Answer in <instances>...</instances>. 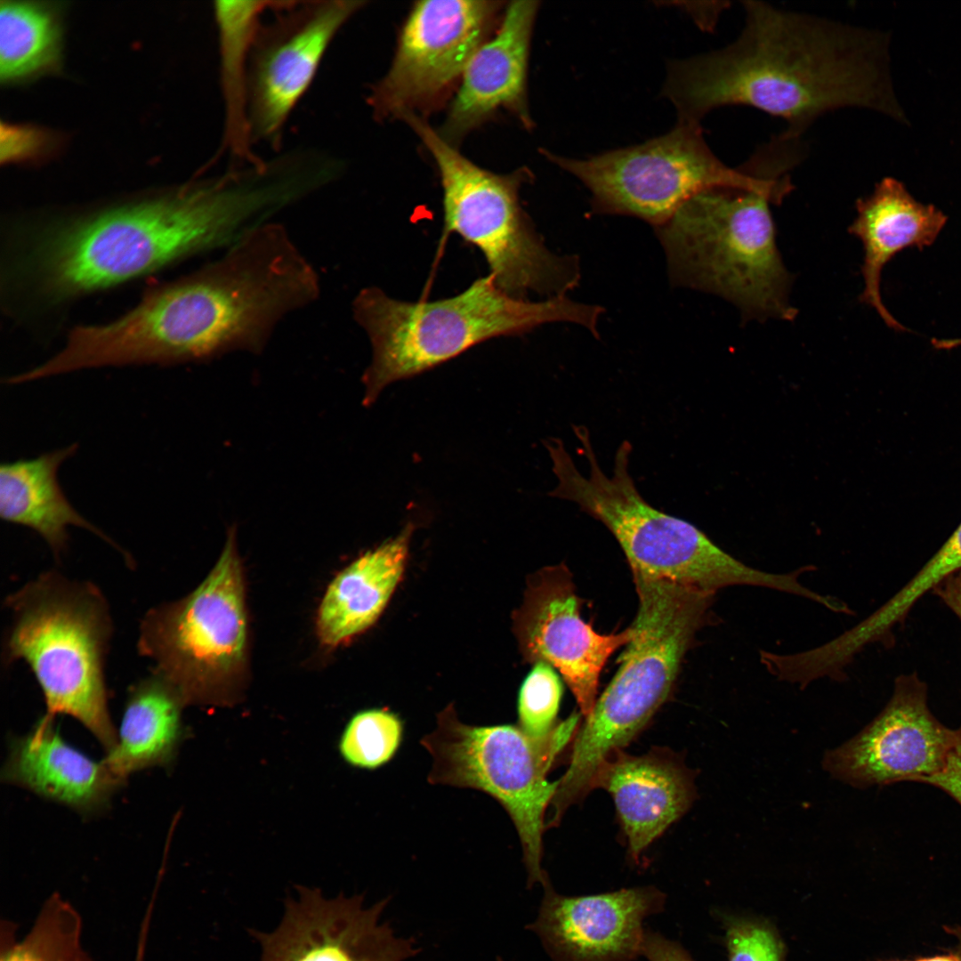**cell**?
Instances as JSON below:
<instances>
[{
    "label": "cell",
    "instance_id": "cell-1",
    "mask_svg": "<svg viewBox=\"0 0 961 961\" xmlns=\"http://www.w3.org/2000/svg\"><path fill=\"white\" fill-rule=\"evenodd\" d=\"M283 204L279 182L248 167L164 195L28 223L12 238L7 292L20 307L57 309L226 248Z\"/></svg>",
    "mask_w": 961,
    "mask_h": 961
},
{
    "label": "cell",
    "instance_id": "cell-2",
    "mask_svg": "<svg viewBox=\"0 0 961 961\" xmlns=\"http://www.w3.org/2000/svg\"><path fill=\"white\" fill-rule=\"evenodd\" d=\"M744 25L723 48L667 64L662 95L677 122L700 125L715 109L747 106L803 137L820 117L865 108L896 117L882 33L811 13L743 1Z\"/></svg>",
    "mask_w": 961,
    "mask_h": 961
},
{
    "label": "cell",
    "instance_id": "cell-3",
    "mask_svg": "<svg viewBox=\"0 0 961 961\" xmlns=\"http://www.w3.org/2000/svg\"><path fill=\"white\" fill-rule=\"evenodd\" d=\"M353 316L372 348L362 376L364 406L390 384L432 369L489 339L521 335L551 322L578 324L599 336V305L567 296L533 301L515 297L489 274L464 291L433 302H405L370 287L352 303Z\"/></svg>",
    "mask_w": 961,
    "mask_h": 961
},
{
    "label": "cell",
    "instance_id": "cell-4",
    "mask_svg": "<svg viewBox=\"0 0 961 961\" xmlns=\"http://www.w3.org/2000/svg\"><path fill=\"white\" fill-rule=\"evenodd\" d=\"M573 430L581 443L579 452L588 462L589 475L579 472L560 439L550 440L545 447L558 485L549 495L577 503L602 522L620 545L632 571L714 594L722 588L747 585L812 597V589L799 579L808 571L805 566L785 573L750 567L693 524L648 504L628 472L629 441L618 448L613 475L608 477L598 464L588 430L580 425Z\"/></svg>",
    "mask_w": 961,
    "mask_h": 961
},
{
    "label": "cell",
    "instance_id": "cell-5",
    "mask_svg": "<svg viewBox=\"0 0 961 961\" xmlns=\"http://www.w3.org/2000/svg\"><path fill=\"white\" fill-rule=\"evenodd\" d=\"M5 605L12 623L4 663L25 662L42 690L46 714L73 717L110 752L117 732L105 666L113 624L103 593L94 584L49 570L9 594Z\"/></svg>",
    "mask_w": 961,
    "mask_h": 961
},
{
    "label": "cell",
    "instance_id": "cell-6",
    "mask_svg": "<svg viewBox=\"0 0 961 961\" xmlns=\"http://www.w3.org/2000/svg\"><path fill=\"white\" fill-rule=\"evenodd\" d=\"M771 199L732 189H712L687 200L655 228L671 285L710 292L747 318L793 320L790 274L776 245Z\"/></svg>",
    "mask_w": 961,
    "mask_h": 961
},
{
    "label": "cell",
    "instance_id": "cell-7",
    "mask_svg": "<svg viewBox=\"0 0 961 961\" xmlns=\"http://www.w3.org/2000/svg\"><path fill=\"white\" fill-rule=\"evenodd\" d=\"M434 159L442 188L443 235L456 233L477 247L489 274L506 293L522 299L567 296L581 279L578 257L546 247L520 202L532 176L522 168L497 174L472 163L425 120L403 117Z\"/></svg>",
    "mask_w": 961,
    "mask_h": 961
},
{
    "label": "cell",
    "instance_id": "cell-8",
    "mask_svg": "<svg viewBox=\"0 0 961 961\" xmlns=\"http://www.w3.org/2000/svg\"><path fill=\"white\" fill-rule=\"evenodd\" d=\"M633 576L639 606L632 638L572 744L571 765L586 775L632 741L667 700L715 599L714 594L671 581L635 571Z\"/></svg>",
    "mask_w": 961,
    "mask_h": 961
},
{
    "label": "cell",
    "instance_id": "cell-9",
    "mask_svg": "<svg viewBox=\"0 0 961 961\" xmlns=\"http://www.w3.org/2000/svg\"><path fill=\"white\" fill-rule=\"evenodd\" d=\"M581 713L558 722L543 738L526 734L518 725H469L447 709L437 728L420 744L432 759L427 779L433 785L482 791L505 809L518 833L529 885L548 884L541 863L545 812L559 779L547 774L555 758L578 730Z\"/></svg>",
    "mask_w": 961,
    "mask_h": 961
},
{
    "label": "cell",
    "instance_id": "cell-10",
    "mask_svg": "<svg viewBox=\"0 0 961 961\" xmlns=\"http://www.w3.org/2000/svg\"><path fill=\"white\" fill-rule=\"evenodd\" d=\"M230 529L206 577L187 596L149 609L137 649L184 705H218L236 697L245 669L247 625L244 583Z\"/></svg>",
    "mask_w": 961,
    "mask_h": 961
},
{
    "label": "cell",
    "instance_id": "cell-11",
    "mask_svg": "<svg viewBox=\"0 0 961 961\" xmlns=\"http://www.w3.org/2000/svg\"><path fill=\"white\" fill-rule=\"evenodd\" d=\"M540 152L577 177L591 192L594 214L631 215L654 228L668 222L695 195L712 189L756 192L779 204L792 190L789 177L769 180L742 166L722 162L706 142L700 125L678 123L643 143L585 159Z\"/></svg>",
    "mask_w": 961,
    "mask_h": 961
},
{
    "label": "cell",
    "instance_id": "cell-12",
    "mask_svg": "<svg viewBox=\"0 0 961 961\" xmlns=\"http://www.w3.org/2000/svg\"><path fill=\"white\" fill-rule=\"evenodd\" d=\"M504 4L489 0L415 3L400 32L391 67L367 98L376 119H401L407 114L425 118L457 87Z\"/></svg>",
    "mask_w": 961,
    "mask_h": 961
},
{
    "label": "cell",
    "instance_id": "cell-13",
    "mask_svg": "<svg viewBox=\"0 0 961 961\" xmlns=\"http://www.w3.org/2000/svg\"><path fill=\"white\" fill-rule=\"evenodd\" d=\"M365 3L282 2L277 19L260 26L248 65L253 141L279 143L285 122L310 87L332 39Z\"/></svg>",
    "mask_w": 961,
    "mask_h": 961
},
{
    "label": "cell",
    "instance_id": "cell-14",
    "mask_svg": "<svg viewBox=\"0 0 961 961\" xmlns=\"http://www.w3.org/2000/svg\"><path fill=\"white\" fill-rule=\"evenodd\" d=\"M954 739L955 730L930 711L925 682L915 673L900 675L880 714L854 738L828 751L823 766L834 778L860 788L916 782L943 767Z\"/></svg>",
    "mask_w": 961,
    "mask_h": 961
},
{
    "label": "cell",
    "instance_id": "cell-15",
    "mask_svg": "<svg viewBox=\"0 0 961 961\" xmlns=\"http://www.w3.org/2000/svg\"><path fill=\"white\" fill-rule=\"evenodd\" d=\"M389 900L367 906L363 895L327 898L298 886L274 930L252 932L260 961H408L419 949L382 919Z\"/></svg>",
    "mask_w": 961,
    "mask_h": 961
},
{
    "label": "cell",
    "instance_id": "cell-16",
    "mask_svg": "<svg viewBox=\"0 0 961 961\" xmlns=\"http://www.w3.org/2000/svg\"><path fill=\"white\" fill-rule=\"evenodd\" d=\"M582 601L564 564L536 577L520 615V638L528 658L551 665L572 691L585 718L597 699L601 672L608 658L631 640V626L601 634L581 618Z\"/></svg>",
    "mask_w": 961,
    "mask_h": 961
},
{
    "label": "cell",
    "instance_id": "cell-17",
    "mask_svg": "<svg viewBox=\"0 0 961 961\" xmlns=\"http://www.w3.org/2000/svg\"><path fill=\"white\" fill-rule=\"evenodd\" d=\"M538 1H513L499 26L467 63L442 126L440 137L456 147L471 131L500 109L534 126L528 104L530 41Z\"/></svg>",
    "mask_w": 961,
    "mask_h": 961
},
{
    "label": "cell",
    "instance_id": "cell-18",
    "mask_svg": "<svg viewBox=\"0 0 961 961\" xmlns=\"http://www.w3.org/2000/svg\"><path fill=\"white\" fill-rule=\"evenodd\" d=\"M537 920L529 925L557 961H629L641 954L645 917L659 910L653 887L567 897L550 884Z\"/></svg>",
    "mask_w": 961,
    "mask_h": 961
},
{
    "label": "cell",
    "instance_id": "cell-19",
    "mask_svg": "<svg viewBox=\"0 0 961 961\" xmlns=\"http://www.w3.org/2000/svg\"><path fill=\"white\" fill-rule=\"evenodd\" d=\"M597 787L610 794L635 861L695 798L690 771L674 755L662 750L642 755L622 749L612 752L594 776L593 789Z\"/></svg>",
    "mask_w": 961,
    "mask_h": 961
},
{
    "label": "cell",
    "instance_id": "cell-20",
    "mask_svg": "<svg viewBox=\"0 0 961 961\" xmlns=\"http://www.w3.org/2000/svg\"><path fill=\"white\" fill-rule=\"evenodd\" d=\"M1 777L84 815L104 809L125 782L104 759L97 762L64 740L48 714L11 741Z\"/></svg>",
    "mask_w": 961,
    "mask_h": 961
},
{
    "label": "cell",
    "instance_id": "cell-21",
    "mask_svg": "<svg viewBox=\"0 0 961 961\" xmlns=\"http://www.w3.org/2000/svg\"><path fill=\"white\" fill-rule=\"evenodd\" d=\"M857 217L848 231L864 248L861 274L865 287L860 299L873 307L884 322L906 331L885 308L880 295L881 272L899 252L931 246L947 222V215L932 204L917 201L905 185L892 177L882 179L874 191L856 201Z\"/></svg>",
    "mask_w": 961,
    "mask_h": 961
},
{
    "label": "cell",
    "instance_id": "cell-22",
    "mask_svg": "<svg viewBox=\"0 0 961 961\" xmlns=\"http://www.w3.org/2000/svg\"><path fill=\"white\" fill-rule=\"evenodd\" d=\"M77 448L72 443L33 458L3 463L0 467L1 519L34 530L56 557L67 549L70 526L86 529L117 547L73 507L60 485L59 467Z\"/></svg>",
    "mask_w": 961,
    "mask_h": 961
},
{
    "label": "cell",
    "instance_id": "cell-23",
    "mask_svg": "<svg viewBox=\"0 0 961 961\" xmlns=\"http://www.w3.org/2000/svg\"><path fill=\"white\" fill-rule=\"evenodd\" d=\"M411 529L359 556L329 584L317 618L323 644L336 646L376 621L403 574Z\"/></svg>",
    "mask_w": 961,
    "mask_h": 961
},
{
    "label": "cell",
    "instance_id": "cell-24",
    "mask_svg": "<svg viewBox=\"0 0 961 961\" xmlns=\"http://www.w3.org/2000/svg\"><path fill=\"white\" fill-rule=\"evenodd\" d=\"M183 701L161 676L151 672L127 694L115 747L104 761L119 779L174 762L184 732Z\"/></svg>",
    "mask_w": 961,
    "mask_h": 961
},
{
    "label": "cell",
    "instance_id": "cell-25",
    "mask_svg": "<svg viewBox=\"0 0 961 961\" xmlns=\"http://www.w3.org/2000/svg\"><path fill=\"white\" fill-rule=\"evenodd\" d=\"M275 2L217 1L214 16L219 30L222 84L226 108L224 144L235 157L250 165L261 161L250 149L248 65L260 17Z\"/></svg>",
    "mask_w": 961,
    "mask_h": 961
},
{
    "label": "cell",
    "instance_id": "cell-26",
    "mask_svg": "<svg viewBox=\"0 0 961 961\" xmlns=\"http://www.w3.org/2000/svg\"><path fill=\"white\" fill-rule=\"evenodd\" d=\"M60 27L43 4L2 1L0 11V77L13 81L46 70L57 63Z\"/></svg>",
    "mask_w": 961,
    "mask_h": 961
},
{
    "label": "cell",
    "instance_id": "cell-27",
    "mask_svg": "<svg viewBox=\"0 0 961 961\" xmlns=\"http://www.w3.org/2000/svg\"><path fill=\"white\" fill-rule=\"evenodd\" d=\"M83 920L60 893L41 906L29 931L16 938L15 925L2 920L0 961H95L83 944Z\"/></svg>",
    "mask_w": 961,
    "mask_h": 961
},
{
    "label": "cell",
    "instance_id": "cell-28",
    "mask_svg": "<svg viewBox=\"0 0 961 961\" xmlns=\"http://www.w3.org/2000/svg\"><path fill=\"white\" fill-rule=\"evenodd\" d=\"M403 735V723L397 714L384 708L362 710L346 724L338 750L349 765L374 771L393 759Z\"/></svg>",
    "mask_w": 961,
    "mask_h": 961
},
{
    "label": "cell",
    "instance_id": "cell-29",
    "mask_svg": "<svg viewBox=\"0 0 961 961\" xmlns=\"http://www.w3.org/2000/svg\"><path fill=\"white\" fill-rule=\"evenodd\" d=\"M563 685L556 670L537 662L524 679L518 696V726L533 738L548 735L556 725Z\"/></svg>",
    "mask_w": 961,
    "mask_h": 961
},
{
    "label": "cell",
    "instance_id": "cell-30",
    "mask_svg": "<svg viewBox=\"0 0 961 961\" xmlns=\"http://www.w3.org/2000/svg\"><path fill=\"white\" fill-rule=\"evenodd\" d=\"M729 961H783L780 945L766 927L739 922L727 932Z\"/></svg>",
    "mask_w": 961,
    "mask_h": 961
},
{
    "label": "cell",
    "instance_id": "cell-31",
    "mask_svg": "<svg viewBox=\"0 0 961 961\" xmlns=\"http://www.w3.org/2000/svg\"><path fill=\"white\" fill-rule=\"evenodd\" d=\"M947 793L961 805V725L955 729L954 742L943 767L936 773L918 779Z\"/></svg>",
    "mask_w": 961,
    "mask_h": 961
},
{
    "label": "cell",
    "instance_id": "cell-32",
    "mask_svg": "<svg viewBox=\"0 0 961 961\" xmlns=\"http://www.w3.org/2000/svg\"><path fill=\"white\" fill-rule=\"evenodd\" d=\"M5 141H2V158H26L37 155L44 148L47 135L35 128L6 126Z\"/></svg>",
    "mask_w": 961,
    "mask_h": 961
},
{
    "label": "cell",
    "instance_id": "cell-33",
    "mask_svg": "<svg viewBox=\"0 0 961 961\" xmlns=\"http://www.w3.org/2000/svg\"><path fill=\"white\" fill-rule=\"evenodd\" d=\"M641 954L649 961H692L681 946L653 933H644Z\"/></svg>",
    "mask_w": 961,
    "mask_h": 961
},
{
    "label": "cell",
    "instance_id": "cell-34",
    "mask_svg": "<svg viewBox=\"0 0 961 961\" xmlns=\"http://www.w3.org/2000/svg\"><path fill=\"white\" fill-rule=\"evenodd\" d=\"M933 592L961 621V570L943 580Z\"/></svg>",
    "mask_w": 961,
    "mask_h": 961
},
{
    "label": "cell",
    "instance_id": "cell-35",
    "mask_svg": "<svg viewBox=\"0 0 961 961\" xmlns=\"http://www.w3.org/2000/svg\"><path fill=\"white\" fill-rule=\"evenodd\" d=\"M931 344L936 350H951L961 346V338L938 339L933 338Z\"/></svg>",
    "mask_w": 961,
    "mask_h": 961
},
{
    "label": "cell",
    "instance_id": "cell-36",
    "mask_svg": "<svg viewBox=\"0 0 961 961\" xmlns=\"http://www.w3.org/2000/svg\"><path fill=\"white\" fill-rule=\"evenodd\" d=\"M914 961H961V956L957 954L940 955L929 957H921Z\"/></svg>",
    "mask_w": 961,
    "mask_h": 961
},
{
    "label": "cell",
    "instance_id": "cell-37",
    "mask_svg": "<svg viewBox=\"0 0 961 961\" xmlns=\"http://www.w3.org/2000/svg\"><path fill=\"white\" fill-rule=\"evenodd\" d=\"M946 931H948L950 933H953L959 940L960 945H959L958 954L961 956V927L946 928Z\"/></svg>",
    "mask_w": 961,
    "mask_h": 961
},
{
    "label": "cell",
    "instance_id": "cell-38",
    "mask_svg": "<svg viewBox=\"0 0 961 961\" xmlns=\"http://www.w3.org/2000/svg\"><path fill=\"white\" fill-rule=\"evenodd\" d=\"M145 953H146V949L144 948H141V947L138 948L136 949V955H135L134 961H145Z\"/></svg>",
    "mask_w": 961,
    "mask_h": 961
},
{
    "label": "cell",
    "instance_id": "cell-39",
    "mask_svg": "<svg viewBox=\"0 0 961 961\" xmlns=\"http://www.w3.org/2000/svg\"><path fill=\"white\" fill-rule=\"evenodd\" d=\"M497 961H504L501 957H497Z\"/></svg>",
    "mask_w": 961,
    "mask_h": 961
},
{
    "label": "cell",
    "instance_id": "cell-40",
    "mask_svg": "<svg viewBox=\"0 0 961 961\" xmlns=\"http://www.w3.org/2000/svg\"><path fill=\"white\" fill-rule=\"evenodd\" d=\"M892 961H899V960H892Z\"/></svg>",
    "mask_w": 961,
    "mask_h": 961
}]
</instances>
